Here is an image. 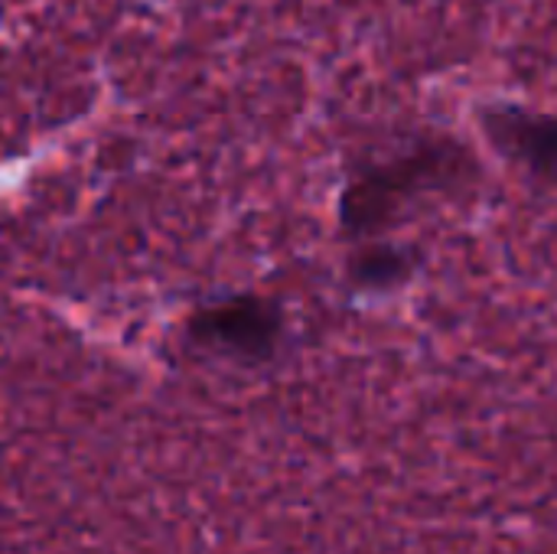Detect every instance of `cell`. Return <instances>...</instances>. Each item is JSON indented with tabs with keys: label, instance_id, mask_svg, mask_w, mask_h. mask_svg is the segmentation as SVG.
Returning a JSON list of instances; mask_svg holds the SVG:
<instances>
[{
	"label": "cell",
	"instance_id": "cell-1",
	"mask_svg": "<svg viewBox=\"0 0 557 554\" xmlns=\"http://www.w3.org/2000/svg\"><path fill=\"white\" fill-rule=\"evenodd\" d=\"M476 180L473 153L450 137H428L366 167L339 196V222L352 238H372L395 225L408 206L434 193H454Z\"/></svg>",
	"mask_w": 557,
	"mask_h": 554
},
{
	"label": "cell",
	"instance_id": "cell-2",
	"mask_svg": "<svg viewBox=\"0 0 557 554\" xmlns=\"http://www.w3.org/2000/svg\"><path fill=\"white\" fill-rule=\"evenodd\" d=\"M196 343L235 359H268L284 336V310L264 297H232L193 320Z\"/></svg>",
	"mask_w": 557,
	"mask_h": 554
},
{
	"label": "cell",
	"instance_id": "cell-3",
	"mask_svg": "<svg viewBox=\"0 0 557 554\" xmlns=\"http://www.w3.org/2000/svg\"><path fill=\"white\" fill-rule=\"evenodd\" d=\"M483 131L503 157L519 163L535 180L557 186V114L503 104L483 114Z\"/></svg>",
	"mask_w": 557,
	"mask_h": 554
},
{
	"label": "cell",
	"instance_id": "cell-4",
	"mask_svg": "<svg viewBox=\"0 0 557 554\" xmlns=\"http://www.w3.org/2000/svg\"><path fill=\"white\" fill-rule=\"evenodd\" d=\"M414 268H418L414 255L408 248H398V245H388V242L366 245L356 258H349V278L359 287H369V291L398 287V284H405L411 278Z\"/></svg>",
	"mask_w": 557,
	"mask_h": 554
}]
</instances>
